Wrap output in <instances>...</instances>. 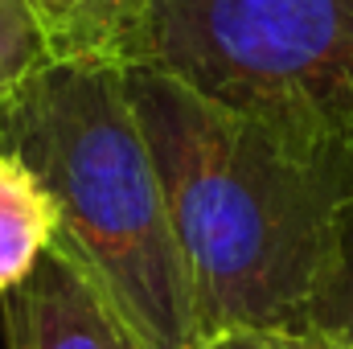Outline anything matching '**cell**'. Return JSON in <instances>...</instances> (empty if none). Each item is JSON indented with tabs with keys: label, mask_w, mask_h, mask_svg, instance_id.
Masks as SVG:
<instances>
[{
	"label": "cell",
	"mask_w": 353,
	"mask_h": 349,
	"mask_svg": "<svg viewBox=\"0 0 353 349\" xmlns=\"http://www.w3.org/2000/svg\"><path fill=\"white\" fill-rule=\"evenodd\" d=\"M0 325L8 349H144L107 296L58 247L0 296Z\"/></svg>",
	"instance_id": "277c9868"
},
{
	"label": "cell",
	"mask_w": 353,
	"mask_h": 349,
	"mask_svg": "<svg viewBox=\"0 0 353 349\" xmlns=\"http://www.w3.org/2000/svg\"><path fill=\"white\" fill-rule=\"evenodd\" d=\"M0 152L46 185L54 247L144 349H193V300L157 161L111 62H46L0 103Z\"/></svg>",
	"instance_id": "7a4b0ae2"
},
{
	"label": "cell",
	"mask_w": 353,
	"mask_h": 349,
	"mask_svg": "<svg viewBox=\"0 0 353 349\" xmlns=\"http://www.w3.org/2000/svg\"><path fill=\"white\" fill-rule=\"evenodd\" d=\"M193 349H333L316 329H283V325H230L205 333Z\"/></svg>",
	"instance_id": "9c48e42d"
},
{
	"label": "cell",
	"mask_w": 353,
	"mask_h": 349,
	"mask_svg": "<svg viewBox=\"0 0 353 349\" xmlns=\"http://www.w3.org/2000/svg\"><path fill=\"white\" fill-rule=\"evenodd\" d=\"M304 329H316L333 349H353V201L345 206L337 255L325 271V283L312 300Z\"/></svg>",
	"instance_id": "52a82bcc"
},
{
	"label": "cell",
	"mask_w": 353,
	"mask_h": 349,
	"mask_svg": "<svg viewBox=\"0 0 353 349\" xmlns=\"http://www.w3.org/2000/svg\"><path fill=\"white\" fill-rule=\"evenodd\" d=\"M189 279L197 341L230 325L304 329L353 201V157L123 66Z\"/></svg>",
	"instance_id": "6da1fadb"
},
{
	"label": "cell",
	"mask_w": 353,
	"mask_h": 349,
	"mask_svg": "<svg viewBox=\"0 0 353 349\" xmlns=\"http://www.w3.org/2000/svg\"><path fill=\"white\" fill-rule=\"evenodd\" d=\"M58 214L25 161L0 152V296L12 292L54 247Z\"/></svg>",
	"instance_id": "8992f818"
},
{
	"label": "cell",
	"mask_w": 353,
	"mask_h": 349,
	"mask_svg": "<svg viewBox=\"0 0 353 349\" xmlns=\"http://www.w3.org/2000/svg\"><path fill=\"white\" fill-rule=\"evenodd\" d=\"M50 62H111L132 66L152 12V0H25Z\"/></svg>",
	"instance_id": "5b68a950"
},
{
	"label": "cell",
	"mask_w": 353,
	"mask_h": 349,
	"mask_svg": "<svg viewBox=\"0 0 353 349\" xmlns=\"http://www.w3.org/2000/svg\"><path fill=\"white\" fill-rule=\"evenodd\" d=\"M132 66L353 157V0H152Z\"/></svg>",
	"instance_id": "3957f363"
},
{
	"label": "cell",
	"mask_w": 353,
	"mask_h": 349,
	"mask_svg": "<svg viewBox=\"0 0 353 349\" xmlns=\"http://www.w3.org/2000/svg\"><path fill=\"white\" fill-rule=\"evenodd\" d=\"M50 62V46L25 0H0V103Z\"/></svg>",
	"instance_id": "ba28073f"
}]
</instances>
